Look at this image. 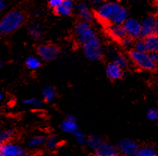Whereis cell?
<instances>
[{
	"label": "cell",
	"instance_id": "obj_37",
	"mask_svg": "<svg viewBox=\"0 0 158 156\" xmlns=\"http://www.w3.org/2000/svg\"><path fill=\"white\" fill-rule=\"evenodd\" d=\"M111 156H123V155H122V154H121V153L118 152V151H117V152L114 153V154H112V155H111Z\"/></svg>",
	"mask_w": 158,
	"mask_h": 156
},
{
	"label": "cell",
	"instance_id": "obj_2",
	"mask_svg": "<svg viewBox=\"0 0 158 156\" xmlns=\"http://www.w3.org/2000/svg\"><path fill=\"white\" fill-rule=\"evenodd\" d=\"M122 6L114 1L104 2L98 9L94 10V16L98 21L105 26L111 24V20L118 12Z\"/></svg>",
	"mask_w": 158,
	"mask_h": 156
},
{
	"label": "cell",
	"instance_id": "obj_41",
	"mask_svg": "<svg viewBox=\"0 0 158 156\" xmlns=\"http://www.w3.org/2000/svg\"><path fill=\"white\" fill-rule=\"evenodd\" d=\"M106 1H114V0H106Z\"/></svg>",
	"mask_w": 158,
	"mask_h": 156
},
{
	"label": "cell",
	"instance_id": "obj_25",
	"mask_svg": "<svg viewBox=\"0 0 158 156\" xmlns=\"http://www.w3.org/2000/svg\"><path fill=\"white\" fill-rule=\"evenodd\" d=\"M101 138L97 134H90L86 136V141H85V145L88 147L90 149H94L100 142L101 141Z\"/></svg>",
	"mask_w": 158,
	"mask_h": 156
},
{
	"label": "cell",
	"instance_id": "obj_40",
	"mask_svg": "<svg viewBox=\"0 0 158 156\" xmlns=\"http://www.w3.org/2000/svg\"><path fill=\"white\" fill-rule=\"evenodd\" d=\"M0 156H2V153H1V149H0Z\"/></svg>",
	"mask_w": 158,
	"mask_h": 156
},
{
	"label": "cell",
	"instance_id": "obj_14",
	"mask_svg": "<svg viewBox=\"0 0 158 156\" xmlns=\"http://www.w3.org/2000/svg\"><path fill=\"white\" fill-rule=\"evenodd\" d=\"M156 18L153 16H148L141 22V34L142 37L153 34L155 31Z\"/></svg>",
	"mask_w": 158,
	"mask_h": 156
},
{
	"label": "cell",
	"instance_id": "obj_29",
	"mask_svg": "<svg viewBox=\"0 0 158 156\" xmlns=\"http://www.w3.org/2000/svg\"><path fill=\"white\" fill-rule=\"evenodd\" d=\"M134 41H135V40H133V39L131 38L130 37L126 35V37H123V38L119 41V43H120L121 46L124 48V49H130L131 50V49H132V47H133Z\"/></svg>",
	"mask_w": 158,
	"mask_h": 156
},
{
	"label": "cell",
	"instance_id": "obj_27",
	"mask_svg": "<svg viewBox=\"0 0 158 156\" xmlns=\"http://www.w3.org/2000/svg\"><path fill=\"white\" fill-rule=\"evenodd\" d=\"M23 104L24 106H31V107L34 108V109H39L43 106V102L42 100L38 98L31 97L25 98L23 101Z\"/></svg>",
	"mask_w": 158,
	"mask_h": 156
},
{
	"label": "cell",
	"instance_id": "obj_45",
	"mask_svg": "<svg viewBox=\"0 0 158 156\" xmlns=\"http://www.w3.org/2000/svg\"><path fill=\"white\" fill-rule=\"evenodd\" d=\"M155 156H156V155H155Z\"/></svg>",
	"mask_w": 158,
	"mask_h": 156
},
{
	"label": "cell",
	"instance_id": "obj_43",
	"mask_svg": "<svg viewBox=\"0 0 158 156\" xmlns=\"http://www.w3.org/2000/svg\"><path fill=\"white\" fill-rule=\"evenodd\" d=\"M72 1H73V0H72Z\"/></svg>",
	"mask_w": 158,
	"mask_h": 156
},
{
	"label": "cell",
	"instance_id": "obj_18",
	"mask_svg": "<svg viewBox=\"0 0 158 156\" xmlns=\"http://www.w3.org/2000/svg\"><path fill=\"white\" fill-rule=\"evenodd\" d=\"M61 130L65 133L73 135L79 130V126L77 120H70L65 118L60 125Z\"/></svg>",
	"mask_w": 158,
	"mask_h": 156
},
{
	"label": "cell",
	"instance_id": "obj_22",
	"mask_svg": "<svg viewBox=\"0 0 158 156\" xmlns=\"http://www.w3.org/2000/svg\"><path fill=\"white\" fill-rule=\"evenodd\" d=\"M41 59L38 56L31 55L25 59V66L30 70H37L41 67Z\"/></svg>",
	"mask_w": 158,
	"mask_h": 156
},
{
	"label": "cell",
	"instance_id": "obj_42",
	"mask_svg": "<svg viewBox=\"0 0 158 156\" xmlns=\"http://www.w3.org/2000/svg\"><path fill=\"white\" fill-rule=\"evenodd\" d=\"M0 149H1V145H0Z\"/></svg>",
	"mask_w": 158,
	"mask_h": 156
},
{
	"label": "cell",
	"instance_id": "obj_32",
	"mask_svg": "<svg viewBox=\"0 0 158 156\" xmlns=\"http://www.w3.org/2000/svg\"><path fill=\"white\" fill-rule=\"evenodd\" d=\"M62 2H63V0H48V6L49 7L54 10L56 7L60 6Z\"/></svg>",
	"mask_w": 158,
	"mask_h": 156
},
{
	"label": "cell",
	"instance_id": "obj_23",
	"mask_svg": "<svg viewBox=\"0 0 158 156\" xmlns=\"http://www.w3.org/2000/svg\"><path fill=\"white\" fill-rule=\"evenodd\" d=\"M111 62L117 64V65L118 66V67H120L122 70H125V69L127 68V67L129 66V57L126 56V55H124L123 54L117 53L112 57V61H111Z\"/></svg>",
	"mask_w": 158,
	"mask_h": 156
},
{
	"label": "cell",
	"instance_id": "obj_6",
	"mask_svg": "<svg viewBox=\"0 0 158 156\" xmlns=\"http://www.w3.org/2000/svg\"><path fill=\"white\" fill-rule=\"evenodd\" d=\"M38 56L41 60L46 62H52L56 60L60 55V50L59 47L53 44H41L37 49Z\"/></svg>",
	"mask_w": 158,
	"mask_h": 156
},
{
	"label": "cell",
	"instance_id": "obj_9",
	"mask_svg": "<svg viewBox=\"0 0 158 156\" xmlns=\"http://www.w3.org/2000/svg\"><path fill=\"white\" fill-rule=\"evenodd\" d=\"M1 153L2 156H28L25 148L11 141L1 145Z\"/></svg>",
	"mask_w": 158,
	"mask_h": 156
},
{
	"label": "cell",
	"instance_id": "obj_24",
	"mask_svg": "<svg viewBox=\"0 0 158 156\" xmlns=\"http://www.w3.org/2000/svg\"><path fill=\"white\" fill-rule=\"evenodd\" d=\"M15 136V131L13 129H5L0 130V145L10 142L13 140Z\"/></svg>",
	"mask_w": 158,
	"mask_h": 156
},
{
	"label": "cell",
	"instance_id": "obj_20",
	"mask_svg": "<svg viewBox=\"0 0 158 156\" xmlns=\"http://www.w3.org/2000/svg\"><path fill=\"white\" fill-rule=\"evenodd\" d=\"M59 145H60V141L58 138V136L52 134L46 137L44 148L48 151L54 152L59 148Z\"/></svg>",
	"mask_w": 158,
	"mask_h": 156
},
{
	"label": "cell",
	"instance_id": "obj_39",
	"mask_svg": "<svg viewBox=\"0 0 158 156\" xmlns=\"http://www.w3.org/2000/svg\"><path fill=\"white\" fill-rule=\"evenodd\" d=\"M3 99V95H2V94L1 92H0V102L2 101V100Z\"/></svg>",
	"mask_w": 158,
	"mask_h": 156
},
{
	"label": "cell",
	"instance_id": "obj_30",
	"mask_svg": "<svg viewBox=\"0 0 158 156\" xmlns=\"http://www.w3.org/2000/svg\"><path fill=\"white\" fill-rule=\"evenodd\" d=\"M74 137H75L76 142L79 145H85V141H86V135L81 130H78L75 133L73 134Z\"/></svg>",
	"mask_w": 158,
	"mask_h": 156
},
{
	"label": "cell",
	"instance_id": "obj_19",
	"mask_svg": "<svg viewBox=\"0 0 158 156\" xmlns=\"http://www.w3.org/2000/svg\"><path fill=\"white\" fill-rule=\"evenodd\" d=\"M41 94H42L43 99L46 102H52L56 99V90L54 86L48 84L45 85L41 90Z\"/></svg>",
	"mask_w": 158,
	"mask_h": 156
},
{
	"label": "cell",
	"instance_id": "obj_17",
	"mask_svg": "<svg viewBox=\"0 0 158 156\" xmlns=\"http://www.w3.org/2000/svg\"><path fill=\"white\" fill-rule=\"evenodd\" d=\"M46 136L43 135H36L29 139L26 143V147L28 149L35 150L44 147Z\"/></svg>",
	"mask_w": 158,
	"mask_h": 156
},
{
	"label": "cell",
	"instance_id": "obj_16",
	"mask_svg": "<svg viewBox=\"0 0 158 156\" xmlns=\"http://www.w3.org/2000/svg\"><path fill=\"white\" fill-rule=\"evenodd\" d=\"M30 37L34 41H40L44 36V29L42 25L38 22H33L27 28Z\"/></svg>",
	"mask_w": 158,
	"mask_h": 156
},
{
	"label": "cell",
	"instance_id": "obj_34",
	"mask_svg": "<svg viewBox=\"0 0 158 156\" xmlns=\"http://www.w3.org/2000/svg\"><path fill=\"white\" fill-rule=\"evenodd\" d=\"M104 2V0H91L92 6L94 8V10L99 8Z\"/></svg>",
	"mask_w": 158,
	"mask_h": 156
},
{
	"label": "cell",
	"instance_id": "obj_36",
	"mask_svg": "<svg viewBox=\"0 0 158 156\" xmlns=\"http://www.w3.org/2000/svg\"><path fill=\"white\" fill-rule=\"evenodd\" d=\"M154 34H156L158 36V18L156 20V25H155V31Z\"/></svg>",
	"mask_w": 158,
	"mask_h": 156
},
{
	"label": "cell",
	"instance_id": "obj_31",
	"mask_svg": "<svg viewBox=\"0 0 158 156\" xmlns=\"http://www.w3.org/2000/svg\"><path fill=\"white\" fill-rule=\"evenodd\" d=\"M147 119L150 121H155L158 119V109L157 108H150L147 112Z\"/></svg>",
	"mask_w": 158,
	"mask_h": 156
},
{
	"label": "cell",
	"instance_id": "obj_15",
	"mask_svg": "<svg viewBox=\"0 0 158 156\" xmlns=\"http://www.w3.org/2000/svg\"><path fill=\"white\" fill-rule=\"evenodd\" d=\"M74 3L72 0H63L60 6L54 9V12L57 16H69L73 13Z\"/></svg>",
	"mask_w": 158,
	"mask_h": 156
},
{
	"label": "cell",
	"instance_id": "obj_3",
	"mask_svg": "<svg viewBox=\"0 0 158 156\" xmlns=\"http://www.w3.org/2000/svg\"><path fill=\"white\" fill-rule=\"evenodd\" d=\"M82 47H83L84 56L89 60L98 62L103 58L104 50H103L102 44L98 36H95L88 41H86L82 46Z\"/></svg>",
	"mask_w": 158,
	"mask_h": 156
},
{
	"label": "cell",
	"instance_id": "obj_35",
	"mask_svg": "<svg viewBox=\"0 0 158 156\" xmlns=\"http://www.w3.org/2000/svg\"><path fill=\"white\" fill-rule=\"evenodd\" d=\"M6 7V2L5 0H0V13L3 11Z\"/></svg>",
	"mask_w": 158,
	"mask_h": 156
},
{
	"label": "cell",
	"instance_id": "obj_4",
	"mask_svg": "<svg viewBox=\"0 0 158 156\" xmlns=\"http://www.w3.org/2000/svg\"><path fill=\"white\" fill-rule=\"evenodd\" d=\"M129 60L136 67L143 70H153L156 67L149 57L148 52H140L131 49L129 52Z\"/></svg>",
	"mask_w": 158,
	"mask_h": 156
},
{
	"label": "cell",
	"instance_id": "obj_1",
	"mask_svg": "<svg viewBox=\"0 0 158 156\" xmlns=\"http://www.w3.org/2000/svg\"><path fill=\"white\" fill-rule=\"evenodd\" d=\"M25 16L20 10H12L0 19V36L8 35L20 29L23 24Z\"/></svg>",
	"mask_w": 158,
	"mask_h": 156
},
{
	"label": "cell",
	"instance_id": "obj_10",
	"mask_svg": "<svg viewBox=\"0 0 158 156\" xmlns=\"http://www.w3.org/2000/svg\"><path fill=\"white\" fill-rule=\"evenodd\" d=\"M107 34L110 36L114 41H120L122 38L126 36V31L123 24H109L106 25Z\"/></svg>",
	"mask_w": 158,
	"mask_h": 156
},
{
	"label": "cell",
	"instance_id": "obj_11",
	"mask_svg": "<svg viewBox=\"0 0 158 156\" xmlns=\"http://www.w3.org/2000/svg\"><path fill=\"white\" fill-rule=\"evenodd\" d=\"M93 151L95 156H111L118 151L115 145L104 141H101Z\"/></svg>",
	"mask_w": 158,
	"mask_h": 156
},
{
	"label": "cell",
	"instance_id": "obj_28",
	"mask_svg": "<svg viewBox=\"0 0 158 156\" xmlns=\"http://www.w3.org/2000/svg\"><path fill=\"white\" fill-rule=\"evenodd\" d=\"M132 49L140 52H147V45H146L145 40H144L143 37H140V38L136 39V40L134 41Z\"/></svg>",
	"mask_w": 158,
	"mask_h": 156
},
{
	"label": "cell",
	"instance_id": "obj_5",
	"mask_svg": "<svg viewBox=\"0 0 158 156\" xmlns=\"http://www.w3.org/2000/svg\"><path fill=\"white\" fill-rule=\"evenodd\" d=\"M74 33L77 37V41L81 46L97 36L96 33L92 28L90 23L83 21V20H80L76 24L75 28H74Z\"/></svg>",
	"mask_w": 158,
	"mask_h": 156
},
{
	"label": "cell",
	"instance_id": "obj_33",
	"mask_svg": "<svg viewBox=\"0 0 158 156\" xmlns=\"http://www.w3.org/2000/svg\"><path fill=\"white\" fill-rule=\"evenodd\" d=\"M149 57L154 63H158V52H148Z\"/></svg>",
	"mask_w": 158,
	"mask_h": 156
},
{
	"label": "cell",
	"instance_id": "obj_26",
	"mask_svg": "<svg viewBox=\"0 0 158 156\" xmlns=\"http://www.w3.org/2000/svg\"><path fill=\"white\" fill-rule=\"evenodd\" d=\"M156 149L151 145L140 147L136 156H155L156 155Z\"/></svg>",
	"mask_w": 158,
	"mask_h": 156
},
{
	"label": "cell",
	"instance_id": "obj_21",
	"mask_svg": "<svg viewBox=\"0 0 158 156\" xmlns=\"http://www.w3.org/2000/svg\"><path fill=\"white\" fill-rule=\"evenodd\" d=\"M143 38L147 45V52H158V36L156 34L153 33Z\"/></svg>",
	"mask_w": 158,
	"mask_h": 156
},
{
	"label": "cell",
	"instance_id": "obj_12",
	"mask_svg": "<svg viewBox=\"0 0 158 156\" xmlns=\"http://www.w3.org/2000/svg\"><path fill=\"white\" fill-rule=\"evenodd\" d=\"M77 10L79 16L81 18V20L91 23L95 19L94 11L86 2H81L79 4L77 7Z\"/></svg>",
	"mask_w": 158,
	"mask_h": 156
},
{
	"label": "cell",
	"instance_id": "obj_38",
	"mask_svg": "<svg viewBox=\"0 0 158 156\" xmlns=\"http://www.w3.org/2000/svg\"><path fill=\"white\" fill-rule=\"evenodd\" d=\"M3 67H4V62L2 60H0V69L3 68Z\"/></svg>",
	"mask_w": 158,
	"mask_h": 156
},
{
	"label": "cell",
	"instance_id": "obj_8",
	"mask_svg": "<svg viewBox=\"0 0 158 156\" xmlns=\"http://www.w3.org/2000/svg\"><path fill=\"white\" fill-rule=\"evenodd\" d=\"M126 35L133 40L142 37L141 34V22L135 18L129 17L123 24Z\"/></svg>",
	"mask_w": 158,
	"mask_h": 156
},
{
	"label": "cell",
	"instance_id": "obj_13",
	"mask_svg": "<svg viewBox=\"0 0 158 156\" xmlns=\"http://www.w3.org/2000/svg\"><path fill=\"white\" fill-rule=\"evenodd\" d=\"M105 74L107 77L111 80H120L124 76L123 70L114 63L111 62L106 66L105 68Z\"/></svg>",
	"mask_w": 158,
	"mask_h": 156
},
{
	"label": "cell",
	"instance_id": "obj_44",
	"mask_svg": "<svg viewBox=\"0 0 158 156\" xmlns=\"http://www.w3.org/2000/svg\"><path fill=\"white\" fill-rule=\"evenodd\" d=\"M157 121H158V119H157Z\"/></svg>",
	"mask_w": 158,
	"mask_h": 156
},
{
	"label": "cell",
	"instance_id": "obj_7",
	"mask_svg": "<svg viewBox=\"0 0 158 156\" xmlns=\"http://www.w3.org/2000/svg\"><path fill=\"white\" fill-rule=\"evenodd\" d=\"M116 148L118 152L121 153L123 156H136L140 147L132 139L122 138L118 141Z\"/></svg>",
	"mask_w": 158,
	"mask_h": 156
}]
</instances>
